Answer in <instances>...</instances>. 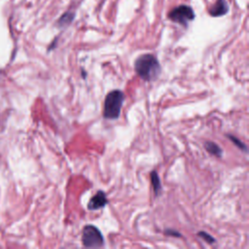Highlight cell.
I'll use <instances>...</instances> for the list:
<instances>
[{
    "mask_svg": "<svg viewBox=\"0 0 249 249\" xmlns=\"http://www.w3.org/2000/svg\"><path fill=\"white\" fill-rule=\"evenodd\" d=\"M134 69L144 81L156 80L160 74L159 60L151 53H144L138 56L134 62Z\"/></svg>",
    "mask_w": 249,
    "mask_h": 249,
    "instance_id": "1",
    "label": "cell"
},
{
    "mask_svg": "<svg viewBox=\"0 0 249 249\" xmlns=\"http://www.w3.org/2000/svg\"><path fill=\"white\" fill-rule=\"evenodd\" d=\"M124 95L122 90L114 89L107 93L104 102L103 117L109 120H116L120 117Z\"/></svg>",
    "mask_w": 249,
    "mask_h": 249,
    "instance_id": "2",
    "label": "cell"
},
{
    "mask_svg": "<svg viewBox=\"0 0 249 249\" xmlns=\"http://www.w3.org/2000/svg\"><path fill=\"white\" fill-rule=\"evenodd\" d=\"M82 242L84 246L89 248L101 247L104 244V238L100 231L95 226L87 225L83 229Z\"/></svg>",
    "mask_w": 249,
    "mask_h": 249,
    "instance_id": "3",
    "label": "cell"
},
{
    "mask_svg": "<svg viewBox=\"0 0 249 249\" xmlns=\"http://www.w3.org/2000/svg\"><path fill=\"white\" fill-rule=\"evenodd\" d=\"M168 17L172 21L187 26L188 22L192 21L195 18V13L191 7L181 5L171 10Z\"/></svg>",
    "mask_w": 249,
    "mask_h": 249,
    "instance_id": "4",
    "label": "cell"
},
{
    "mask_svg": "<svg viewBox=\"0 0 249 249\" xmlns=\"http://www.w3.org/2000/svg\"><path fill=\"white\" fill-rule=\"evenodd\" d=\"M108 200L103 191H98L89 201L88 208L89 210H97L104 207L107 204Z\"/></svg>",
    "mask_w": 249,
    "mask_h": 249,
    "instance_id": "5",
    "label": "cell"
},
{
    "mask_svg": "<svg viewBox=\"0 0 249 249\" xmlns=\"http://www.w3.org/2000/svg\"><path fill=\"white\" fill-rule=\"evenodd\" d=\"M229 6L226 0H217L216 3L209 9V14L212 17H221L228 13Z\"/></svg>",
    "mask_w": 249,
    "mask_h": 249,
    "instance_id": "6",
    "label": "cell"
},
{
    "mask_svg": "<svg viewBox=\"0 0 249 249\" xmlns=\"http://www.w3.org/2000/svg\"><path fill=\"white\" fill-rule=\"evenodd\" d=\"M204 148L206 149V151L208 153H210L211 155H214L216 157H222V154H223V151L222 149L214 142L212 141H207L204 143Z\"/></svg>",
    "mask_w": 249,
    "mask_h": 249,
    "instance_id": "7",
    "label": "cell"
},
{
    "mask_svg": "<svg viewBox=\"0 0 249 249\" xmlns=\"http://www.w3.org/2000/svg\"><path fill=\"white\" fill-rule=\"evenodd\" d=\"M151 181H152V185L154 188L155 196H159L160 192L161 191V186H160V180L159 175L156 172V170H153L151 172Z\"/></svg>",
    "mask_w": 249,
    "mask_h": 249,
    "instance_id": "8",
    "label": "cell"
},
{
    "mask_svg": "<svg viewBox=\"0 0 249 249\" xmlns=\"http://www.w3.org/2000/svg\"><path fill=\"white\" fill-rule=\"evenodd\" d=\"M73 18H74V14L71 13V12H67L62 17H60V18L57 21V24L60 27H65V26L69 25L72 22Z\"/></svg>",
    "mask_w": 249,
    "mask_h": 249,
    "instance_id": "9",
    "label": "cell"
},
{
    "mask_svg": "<svg viewBox=\"0 0 249 249\" xmlns=\"http://www.w3.org/2000/svg\"><path fill=\"white\" fill-rule=\"evenodd\" d=\"M227 136H228V137L231 140V142H232V143H234V144H235L239 149H241V150H243V151H245V152L247 151V149H246V145H245V144H243V143H242L240 140H238L236 137H234V136H232V135H229V134H228Z\"/></svg>",
    "mask_w": 249,
    "mask_h": 249,
    "instance_id": "10",
    "label": "cell"
},
{
    "mask_svg": "<svg viewBox=\"0 0 249 249\" xmlns=\"http://www.w3.org/2000/svg\"><path fill=\"white\" fill-rule=\"evenodd\" d=\"M197 235L200 236V237H202V238H203L206 242H208V243H214V242H215L214 237H212L210 234H208V233L205 232V231H198V232H197Z\"/></svg>",
    "mask_w": 249,
    "mask_h": 249,
    "instance_id": "11",
    "label": "cell"
},
{
    "mask_svg": "<svg viewBox=\"0 0 249 249\" xmlns=\"http://www.w3.org/2000/svg\"><path fill=\"white\" fill-rule=\"evenodd\" d=\"M165 234H168V235H174V236H180L181 234L177 231H173L171 230H166L165 231Z\"/></svg>",
    "mask_w": 249,
    "mask_h": 249,
    "instance_id": "12",
    "label": "cell"
}]
</instances>
